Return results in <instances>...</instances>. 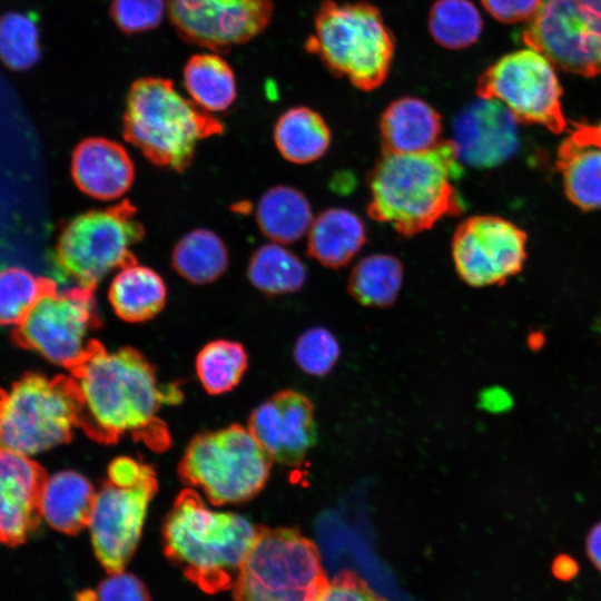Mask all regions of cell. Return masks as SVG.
<instances>
[{"label":"cell","mask_w":601,"mask_h":601,"mask_svg":"<svg viewBox=\"0 0 601 601\" xmlns=\"http://www.w3.org/2000/svg\"><path fill=\"white\" fill-rule=\"evenodd\" d=\"M256 221L262 234L274 243L293 244L303 238L314 220L305 195L290 186L278 185L259 198Z\"/></svg>","instance_id":"d4e9b609"},{"label":"cell","mask_w":601,"mask_h":601,"mask_svg":"<svg viewBox=\"0 0 601 601\" xmlns=\"http://www.w3.org/2000/svg\"><path fill=\"white\" fill-rule=\"evenodd\" d=\"M482 28V17L471 0H436L428 12V32L446 49L472 46L480 38Z\"/></svg>","instance_id":"4dcf8cb0"},{"label":"cell","mask_w":601,"mask_h":601,"mask_svg":"<svg viewBox=\"0 0 601 601\" xmlns=\"http://www.w3.org/2000/svg\"><path fill=\"white\" fill-rule=\"evenodd\" d=\"M79 427L69 376L30 373L0 390V449L33 457L70 441Z\"/></svg>","instance_id":"52a82bcc"},{"label":"cell","mask_w":601,"mask_h":601,"mask_svg":"<svg viewBox=\"0 0 601 601\" xmlns=\"http://www.w3.org/2000/svg\"><path fill=\"white\" fill-rule=\"evenodd\" d=\"M45 475L33 457L0 449V543L21 544L37 529Z\"/></svg>","instance_id":"ac0fdd59"},{"label":"cell","mask_w":601,"mask_h":601,"mask_svg":"<svg viewBox=\"0 0 601 601\" xmlns=\"http://www.w3.org/2000/svg\"><path fill=\"white\" fill-rule=\"evenodd\" d=\"M318 601H386L354 571L338 572L317 595Z\"/></svg>","instance_id":"8d00e7d4"},{"label":"cell","mask_w":601,"mask_h":601,"mask_svg":"<svg viewBox=\"0 0 601 601\" xmlns=\"http://www.w3.org/2000/svg\"><path fill=\"white\" fill-rule=\"evenodd\" d=\"M93 593L95 601H151L144 582L124 571L109 573Z\"/></svg>","instance_id":"74e56055"},{"label":"cell","mask_w":601,"mask_h":601,"mask_svg":"<svg viewBox=\"0 0 601 601\" xmlns=\"http://www.w3.org/2000/svg\"><path fill=\"white\" fill-rule=\"evenodd\" d=\"M579 570L577 560L565 553L556 555L551 564L553 577L560 581H571L578 575Z\"/></svg>","instance_id":"ab89813d"},{"label":"cell","mask_w":601,"mask_h":601,"mask_svg":"<svg viewBox=\"0 0 601 601\" xmlns=\"http://www.w3.org/2000/svg\"><path fill=\"white\" fill-rule=\"evenodd\" d=\"M57 284L20 267L0 270V326L19 325L35 304Z\"/></svg>","instance_id":"836d02e7"},{"label":"cell","mask_w":601,"mask_h":601,"mask_svg":"<svg viewBox=\"0 0 601 601\" xmlns=\"http://www.w3.org/2000/svg\"><path fill=\"white\" fill-rule=\"evenodd\" d=\"M485 408L492 412H503L512 407V397L503 388L492 387L487 390L482 397Z\"/></svg>","instance_id":"60d3db41"},{"label":"cell","mask_w":601,"mask_h":601,"mask_svg":"<svg viewBox=\"0 0 601 601\" xmlns=\"http://www.w3.org/2000/svg\"><path fill=\"white\" fill-rule=\"evenodd\" d=\"M378 129L383 152H422L442 139V116L427 101L405 96L384 109Z\"/></svg>","instance_id":"44dd1931"},{"label":"cell","mask_w":601,"mask_h":601,"mask_svg":"<svg viewBox=\"0 0 601 601\" xmlns=\"http://www.w3.org/2000/svg\"><path fill=\"white\" fill-rule=\"evenodd\" d=\"M328 583L313 541L260 525L233 589L235 601H313Z\"/></svg>","instance_id":"ba28073f"},{"label":"cell","mask_w":601,"mask_h":601,"mask_svg":"<svg viewBox=\"0 0 601 601\" xmlns=\"http://www.w3.org/2000/svg\"><path fill=\"white\" fill-rule=\"evenodd\" d=\"M272 462L249 428L234 424L195 436L178 472L209 503L225 505L256 496L269 479Z\"/></svg>","instance_id":"8992f818"},{"label":"cell","mask_w":601,"mask_h":601,"mask_svg":"<svg viewBox=\"0 0 601 601\" xmlns=\"http://www.w3.org/2000/svg\"><path fill=\"white\" fill-rule=\"evenodd\" d=\"M248 365L245 347L234 341L216 339L206 344L196 357V373L209 394L231 391L242 380Z\"/></svg>","instance_id":"1f68e13d"},{"label":"cell","mask_w":601,"mask_h":601,"mask_svg":"<svg viewBox=\"0 0 601 601\" xmlns=\"http://www.w3.org/2000/svg\"><path fill=\"white\" fill-rule=\"evenodd\" d=\"M403 276L404 267L398 257L372 254L359 259L351 269L347 292L363 306L386 308L396 302Z\"/></svg>","instance_id":"f1b7e54d"},{"label":"cell","mask_w":601,"mask_h":601,"mask_svg":"<svg viewBox=\"0 0 601 601\" xmlns=\"http://www.w3.org/2000/svg\"><path fill=\"white\" fill-rule=\"evenodd\" d=\"M228 249L213 230L197 228L185 234L171 253L175 272L194 285L217 280L227 270Z\"/></svg>","instance_id":"83f0119b"},{"label":"cell","mask_w":601,"mask_h":601,"mask_svg":"<svg viewBox=\"0 0 601 601\" xmlns=\"http://www.w3.org/2000/svg\"><path fill=\"white\" fill-rule=\"evenodd\" d=\"M452 140L462 165L496 167L519 149L518 121L500 101L479 97L455 117Z\"/></svg>","instance_id":"e0dca14e"},{"label":"cell","mask_w":601,"mask_h":601,"mask_svg":"<svg viewBox=\"0 0 601 601\" xmlns=\"http://www.w3.org/2000/svg\"><path fill=\"white\" fill-rule=\"evenodd\" d=\"M190 99L207 112L227 110L236 100L237 83L233 68L219 53H196L183 71Z\"/></svg>","instance_id":"4316f807"},{"label":"cell","mask_w":601,"mask_h":601,"mask_svg":"<svg viewBox=\"0 0 601 601\" xmlns=\"http://www.w3.org/2000/svg\"><path fill=\"white\" fill-rule=\"evenodd\" d=\"M109 13L120 31L134 35L157 28L166 6L164 0H112Z\"/></svg>","instance_id":"d590c367"},{"label":"cell","mask_w":601,"mask_h":601,"mask_svg":"<svg viewBox=\"0 0 601 601\" xmlns=\"http://www.w3.org/2000/svg\"><path fill=\"white\" fill-rule=\"evenodd\" d=\"M69 373L79 427L89 437L110 444L128 435L155 451L170 444L159 412L179 403L183 391L175 383L160 382L140 352L134 347L109 351L93 339Z\"/></svg>","instance_id":"6da1fadb"},{"label":"cell","mask_w":601,"mask_h":601,"mask_svg":"<svg viewBox=\"0 0 601 601\" xmlns=\"http://www.w3.org/2000/svg\"><path fill=\"white\" fill-rule=\"evenodd\" d=\"M247 277L259 292L277 296L299 290L307 274L305 265L296 254L273 242L262 245L252 254Z\"/></svg>","instance_id":"f546056e"},{"label":"cell","mask_w":601,"mask_h":601,"mask_svg":"<svg viewBox=\"0 0 601 601\" xmlns=\"http://www.w3.org/2000/svg\"><path fill=\"white\" fill-rule=\"evenodd\" d=\"M366 243V227L346 208H327L314 218L307 233L306 253L332 269L345 267Z\"/></svg>","instance_id":"603a6c76"},{"label":"cell","mask_w":601,"mask_h":601,"mask_svg":"<svg viewBox=\"0 0 601 601\" xmlns=\"http://www.w3.org/2000/svg\"><path fill=\"white\" fill-rule=\"evenodd\" d=\"M552 62L533 48L502 56L479 77L475 92L505 106L518 122L564 131L562 88Z\"/></svg>","instance_id":"8fae6325"},{"label":"cell","mask_w":601,"mask_h":601,"mask_svg":"<svg viewBox=\"0 0 601 601\" xmlns=\"http://www.w3.org/2000/svg\"><path fill=\"white\" fill-rule=\"evenodd\" d=\"M156 491L152 470L130 485L107 480L96 492L88 528L95 555L108 573L124 571L134 555Z\"/></svg>","instance_id":"5bb4252c"},{"label":"cell","mask_w":601,"mask_h":601,"mask_svg":"<svg viewBox=\"0 0 601 601\" xmlns=\"http://www.w3.org/2000/svg\"><path fill=\"white\" fill-rule=\"evenodd\" d=\"M224 132V124L180 95L162 77L136 79L127 93L122 135L151 164L186 170L200 140Z\"/></svg>","instance_id":"277c9868"},{"label":"cell","mask_w":601,"mask_h":601,"mask_svg":"<svg viewBox=\"0 0 601 601\" xmlns=\"http://www.w3.org/2000/svg\"><path fill=\"white\" fill-rule=\"evenodd\" d=\"M584 548L591 563L601 571V521L589 530Z\"/></svg>","instance_id":"b9f144b4"},{"label":"cell","mask_w":601,"mask_h":601,"mask_svg":"<svg viewBox=\"0 0 601 601\" xmlns=\"http://www.w3.org/2000/svg\"><path fill=\"white\" fill-rule=\"evenodd\" d=\"M313 601H318L317 597Z\"/></svg>","instance_id":"ee69618b"},{"label":"cell","mask_w":601,"mask_h":601,"mask_svg":"<svg viewBox=\"0 0 601 601\" xmlns=\"http://www.w3.org/2000/svg\"><path fill=\"white\" fill-rule=\"evenodd\" d=\"M484 9L504 23L528 21L539 7L540 0H480Z\"/></svg>","instance_id":"f35d334b"},{"label":"cell","mask_w":601,"mask_h":601,"mask_svg":"<svg viewBox=\"0 0 601 601\" xmlns=\"http://www.w3.org/2000/svg\"><path fill=\"white\" fill-rule=\"evenodd\" d=\"M144 236L137 208L124 199L71 218L59 233L55 259L59 269L79 286L96 288L112 270L138 262L131 247Z\"/></svg>","instance_id":"9c48e42d"},{"label":"cell","mask_w":601,"mask_h":601,"mask_svg":"<svg viewBox=\"0 0 601 601\" xmlns=\"http://www.w3.org/2000/svg\"><path fill=\"white\" fill-rule=\"evenodd\" d=\"M525 245L526 234L512 221L493 215L471 216L452 236L454 268L472 287L502 285L521 272Z\"/></svg>","instance_id":"4fadbf2b"},{"label":"cell","mask_w":601,"mask_h":601,"mask_svg":"<svg viewBox=\"0 0 601 601\" xmlns=\"http://www.w3.org/2000/svg\"><path fill=\"white\" fill-rule=\"evenodd\" d=\"M259 529L240 514L210 508L187 489L165 518L164 552L189 581L215 594L234 587Z\"/></svg>","instance_id":"3957f363"},{"label":"cell","mask_w":601,"mask_h":601,"mask_svg":"<svg viewBox=\"0 0 601 601\" xmlns=\"http://www.w3.org/2000/svg\"><path fill=\"white\" fill-rule=\"evenodd\" d=\"M273 139L283 158L293 164L306 165L326 154L332 132L321 114L308 107L297 106L278 117Z\"/></svg>","instance_id":"484cf974"},{"label":"cell","mask_w":601,"mask_h":601,"mask_svg":"<svg viewBox=\"0 0 601 601\" xmlns=\"http://www.w3.org/2000/svg\"><path fill=\"white\" fill-rule=\"evenodd\" d=\"M96 288L75 286L47 292L14 327L16 342L52 364L72 368L86 354L100 328Z\"/></svg>","instance_id":"30bf717a"},{"label":"cell","mask_w":601,"mask_h":601,"mask_svg":"<svg viewBox=\"0 0 601 601\" xmlns=\"http://www.w3.org/2000/svg\"><path fill=\"white\" fill-rule=\"evenodd\" d=\"M108 299L120 319L141 323L162 311L167 286L156 270L136 262L118 269L108 288Z\"/></svg>","instance_id":"cb8c5ba5"},{"label":"cell","mask_w":601,"mask_h":601,"mask_svg":"<svg viewBox=\"0 0 601 601\" xmlns=\"http://www.w3.org/2000/svg\"><path fill=\"white\" fill-rule=\"evenodd\" d=\"M293 355L297 366L306 374L325 376L336 365L341 346L329 329L314 326L298 336Z\"/></svg>","instance_id":"e575fe53"},{"label":"cell","mask_w":601,"mask_h":601,"mask_svg":"<svg viewBox=\"0 0 601 601\" xmlns=\"http://www.w3.org/2000/svg\"><path fill=\"white\" fill-rule=\"evenodd\" d=\"M522 40L560 70L601 75V0H540Z\"/></svg>","instance_id":"7c38bea8"},{"label":"cell","mask_w":601,"mask_h":601,"mask_svg":"<svg viewBox=\"0 0 601 601\" xmlns=\"http://www.w3.org/2000/svg\"><path fill=\"white\" fill-rule=\"evenodd\" d=\"M566 197L584 210L601 208V122L577 124L558 149Z\"/></svg>","instance_id":"ffe728a7"},{"label":"cell","mask_w":601,"mask_h":601,"mask_svg":"<svg viewBox=\"0 0 601 601\" xmlns=\"http://www.w3.org/2000/svg\"><path fill=\"white\" fill-rule=\"evenodd\" d=\"M544 336L541 333H532L528 337V346L533 352H539L544 346Z\"/></svg>","instance_id":"7bdbcfd3"},{"label":"cell","mask_w":601,"mask_h":601,"mask_svg":"<svg viewBox=\"0 0 601 601\" xmlns=\"http://www.w3.org/2000/svg\"><path fill=\"white\" fill-rule=\"evenodd\" d=\"M70 171L76 186L98 200L120 198L135 179V165L127 149L104 137H89L76 146Z\"/></svg>","instance_id":"d6986e66"},{"label":"cell","mask_w":601,"mask_h":601,"mask_svg":"<svg viewBox=\"0 0 601 601\" xmlns=\"http://www.w3.org/2000/svg\"><path fill=\"white\" fill-rule=\"evenodd\" d=\"M305 47L333 73L359 90L372 91L390 73L395 40L375 6L326 0L316 12L314 32Z\"/></svg>","instance_id":"5b68a950"},{"label":"cell","mask_w":601,"mask_h":601,"mask_svg":"<svg viewBox=\"0 0 601 601\" xmlns=\"http://www.w3.org/2000/svg\"><path fill=\"white\" fill-rule=\"evenodd\" d=\"M462 174L452 139L416 154L383 152L367 176V215L406 238L428 230L463 213L465 204L454 184Z\"/></svg>","instance_id":"7a4b0ae2"},{"label":"cell","mask_w":601,"mask_h":601,"mask_svg":"<svg viewBox=\"0 0 601 601\" xmlns=\"http://www.w3.org/2000/svg\"><path fill=\"white\" fill-rule=\"evenodd\" d=\"M247 427L273 461L287 466L300 464L317 439L314 405L294 390L279 391L260 403Z\"/></svg>","instance_id":"2e32d148"},{"label":"cell","mask_w":601,"mask_h":601,"mask_svg":"<svg viewBox=\"0 0 601 601\" xmlns=\"http://www.w3.org/2000/svg\"><path fill=\"white\" fill-rule=\"evenodd\" d=\"M38 14L8 11L0 17V59L13 71L32 68L41 57Z\"/></svg>","instance_id":"d6a6232c"},{"label":"cell","mask_w":601,"mask_h":601,"mask_svg":"<svg viewBox=\"0 0 601 601\" xmlns=\"http://www.w3.org/2000/svg\"><path fill=\"white\" fill-rule=\"evenodd\" d=\"M96 492L79 472L46 474L39 493L40 519L61 533L76 534L88 526Z\"/></svg>","instance_id":"7402d4cb"},{"label":"cell","mask_w":601,"mask_h":601,"mask_svg":"<svg viewBox=\"0 0 601 601\" xmlns=\"http://www.w3.org/2000/svg\"><path fill=\"white\" fill-rule=\"evenodd\" d=\"M167 17L186 42L215 53L228 52L260 35L270 23L272 0H164Z\"/></svg>","instance_id":"9a60e30c"}]
</instances>
